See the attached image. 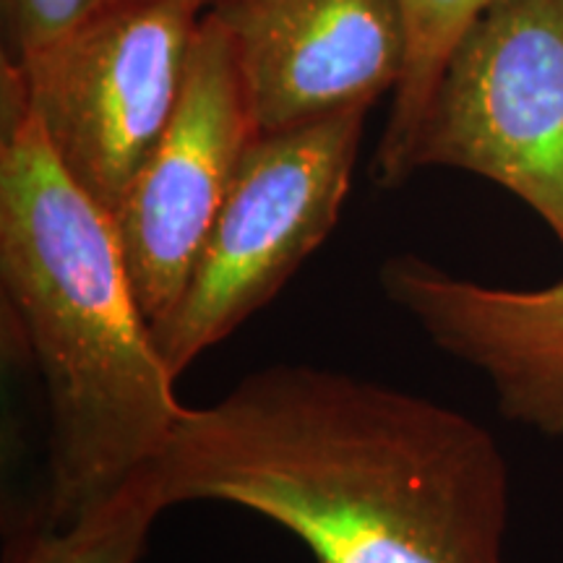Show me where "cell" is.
Here are the masks:
<instances>
[{
  "mask_svg": "<svg viewBox=\"0 0 563 563\" xmlns=\"http://www.w3.org/2000/svg\"><path fill=\"white\" fill-rule=\"evenodd\" d=\"M152 475L165 509L241 506L316 563H506L509 467L488 428L344 371L249 373L186 407Z\"/></svg>",
  "mask_w": 563,
  "mask_h": 563,
  "instance_id": "1",
  "label": "cell"
},
{
  "mask_svg": "<svg viewBox=\"0 0 563 563\" xmlns=\"http://www.w3.org/2000/svg\"><path fill=\"white\" fill-rule=\"evenodd\" d=\"M0 87V295L45 397V527H68L150 473L188 405L112 214L63 170L19 91Z\"/></svg>",
  "mask_w": 563,
  "mask_h": 563,
  "instance_id": "2",
  "label": "cell"
},
{
  "mask_svg": "<svg viewBox=\"0 0 563 563\" xmlns=\"http://www.w3.org/2000/svg\"><path fill=\"white\" fill-rule=\"evenodd\" d=\"M368 110L258 136L243 154L186 292L152 329L178 378L277 298L332 235L347 199Z\"/></svg>",
  "mask_w": 563,
  "mask_h": 563,
  "instance_id": "3",
  "label": "cell"
},
{
  "mask_svg": "<svg viewBox=\"0 0 563 563\" xmlns=\"http://www.w3.org/2000/svg\"><path fill=\"white\" fill-rule=\"evenodd\" d=\"M203 16L186 0H118L19 60V91L70 178L115 211L178 104Z\"/></svg>",
  "mask_w": 563,
  "mask_h": 563,
  "instance_id": "4",
  "label": "cell"
},
{
  "mask_svg": "<svg viewBox=\"0 0 563 563\" xmlns=\"http://www.w3.org/2000/svg\"><path fill=\"white\" fill-rule=\"evenodd\" d=\"M522 199L563 249V0H498L449 58L412 154Z\"/></svg>",
  "mask_w": 563,
  "mask_h": 563,
  "instance_id": "5",
  "label": "cell"
},
{
  "mask_svg": "<svg viewBox=\"0 0 563 563\" xmlns=\"http://www.w3.org/2000/svg\"><path fill=\"white\" fill-rule=\"evenodd\" d=\"M256 139L230 37L207 11L170 123L112 211L133 292L152 329L186 292L238 165Z\"/></svg>",
  "mask_w": 563,
  "mask_h": 563,
  "instance_id": "6",
  "label": "cell"
},
{
  "mask_svg": "<svg viewBox=\"0 0 563 563\" xmlns=\"http://www.w3.org/2000/svg\"><path fill=\"white\" fill-rule=\"evenodd\" d=\"M258 136L368 110L405 74L399 0H224L211 9Z\"/></svg>",
  "mask_w": 563,
  "mask_h": 563,
  "instance_id": "7",
  "label": "cell"
},
{
  "mask_svg": "<svg viewBox=\"0 0 563 563\" xmlns=\"http://www.w3.org/2000/svg\"><path fill=\"white\" fill-rule=\"evenodd\" d=\"M378 282L435 347L481 373L506 420L563 439V279L504 290L402 253Z\"/></svg>",
  "mask_w": 563,
  "mask_h": 563,
  "instance_id": "8",
  "label": "cell"
},
{
  "mask_svg": "<svg viewBox=\"0 0 563 563\" xmlns=\"http://www.w3.org/2000/svg\"><path fill=\"white\" fill-rule=\"evenodd\" d=\"M498 0H399L407 32V60L378 146V175L386 186L412 175V154L433 95L470 26Z\"/></svg>",
  "mask_w": 563,
  "mask_h": 563,
  "instance_id": "9",
  "label": "cell"
},
{
  "mask_svg": "<svg viewBox=\"0 0 563 563\" xmlns=\"http://www.w3.org/2000/svg\"><path fill=\"white\" fill-rule=\"evenodd\" d=\"M162 511L150 470L74 525L26 534L13 543L5 563H136Z\"/></svg>",
  "mask_w": 563,
  "mask_h": 563,
  "instance_id": "10",
  "label": "cell"
},
{
  "mask_svg": "<svg viewBox=\"0 0 563 563\" xmlns=\"http://www.w3.org/2000/svg\"><path fill=\"white\" fill-rule=\"evenodd\" d=\"M118 0H0L3 60H19Z\"/></svg>",
  "mask_w": 563,
  "mask_h": 563,
  "instance_id": "11",
  "label": "cell"
},
{
  "mask_svg": "<svg viewBox=\"0 0 563 563\" xmlns=\"http://www.w3.org/2000/svg\"><path fill=\"white\" fill-rule=\"evenodd\" d=\"M186 3H194L196 9H201L203 13L207 11H211L214 9V5H220V3H224V0H186Z\"/></svg>",
  "mask_w": 563,
  "mask_h": 563,
  "instance_id": "12",
  "label": "cell"
}]
</instances>
